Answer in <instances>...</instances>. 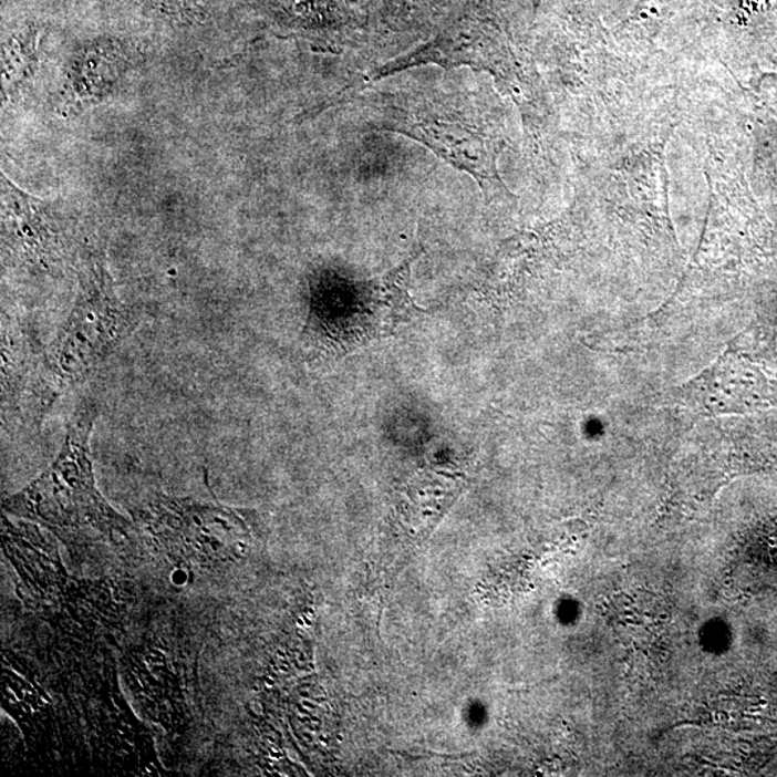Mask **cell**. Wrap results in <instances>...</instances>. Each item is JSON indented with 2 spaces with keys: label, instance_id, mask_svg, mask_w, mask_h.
I'll list each match as a JSON object with an SVG mask.
<instances>
[{
  "label": "cell",
  "instance_id": "obj_1",
  "mask_svg": "<svg viewBox=\"0 0 777 777\" xmlns=\"http://www.w3.org/2000/svg\"><path fill=\"white\" fill-rule=\"evenodd\" d=\"M95 417L93 406H81L54 464L31 486L4 501V510L11 515L41 522L76 549L130 540L134 530L95 487L90 457Z\"/></svg>",
  "mask_w": 777,
  "mask_h": 777
},
{
  "label": "cell",
  "instance_id": "obj_2",
  "mask_svg": "<svg viewBox=\"0 0 777 777\" xmlns=\"http://www.w3.org/2000/svg\"><path fill=\"white\" fill-rule=\"evenodd\" d=\"M383 132L424 144L455 169L472 175L487 190L494 180L496 147L472 91L448 86H402L359 91L352 97Z\"/></svg>",
  "mask_w": 777,
  "mask_h": 777
},
{
  "label": "cell",
  "instance_id": "obj_3",
  "mask_svg": "<svg viewBox=\"0 0 777 777\" xmlns=\"http://www.w3.org/2000/svg\"><path fill=\"white\" fill-rule=\"evenodd\" d=\"M422 251L372 280H338L311 288L302 342L311 356L333 360L348 356L377 340L391 338L424 310L410 291L412 267Z\"/></svg>",
  "mask_w": 777,
  "mask_h": 777
},
{
  "label": "cell",
  "instance_id": "obj_4",
  "mask_svg": "<svg viewBox=\"0 0 777 777\" xmlns=\"http://www.w3.org/2000/svg\"><path fill=\"white\" fill-rule=\"evenodd\" d=\"M674 402L697 417L777 407L776 320L753 321L712 366L676 388Z\"/></svg>",
  "mask_w": 777,
  "mask_h": 777
},
{
  "label": "cell",
  "instance_id": "obj_5",
  "mask_svg": "<svg viewBox=\"0 0 777 777\" xmlns=\"http://www.w3.org/2000/svg\"><path fill=\"white\" fill-rule=\"evenodd\" d=\"M79 276L74 309L51 345V372L61 385L80 381L99 366L137 323L132 307L115 294L100 253L91 252L83 258Z\"/></svg>",
  "mask_w": 777,
  "mask_h": 777
},
{
  "label": "cell",
  "instance_id": "obj_6",
  "mask_svg": "<svg viewBox=\"0 0 777 777\" xmlns=\"http://www.w3.org/2000/svg\"><path fill=\"white\" fill-rule=\"evenodd\" d=\"M3 244L19 262L51 270L69 258L70 229L50 201L23 194L3 176Z\"/></svg>",
  "mask_w": 777,
  "mask_h": 777
},
{
  "label": "cell",
  "instance_id": "obj_7",
  "mask_svg": "<svg viewBox=\"0 0 777 777\" xmlns=\"http://www.w3.org/2000/svg\"><path fill=\"white\" fill-rule=\"evenodd\" d=\"M108 56L103 54L85 55L80 62L79 69H74L72 85L84 95H99L100 91H108L110 85L118 79L123 72L124 62L120 56L108 64Z\"/></svg>",
  "mask_w": 777,
  "mask_h": 777
}]
</instances>
